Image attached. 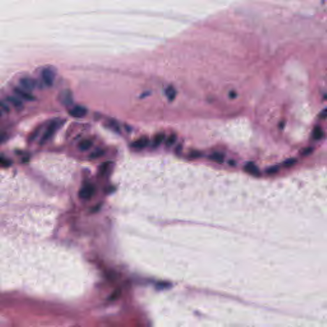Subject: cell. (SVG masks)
<instances>
[{"instance_id": "9a60e30c", "label": "cell", "mask_w": 327, "mask_h": 327, "mask_svg": "<svg viewBox=\"0 0 327 327\" xmlns=\"http://www.w3.org/2000/svg\"><path fill=\"white\" fill-rule=\"evenodd\" d=\"M313 138L316 140L321 139L323 136V130L319 127H316L314 128V129L313 130Z\"/></svg>"}, {"instance_id": "5bb4252c", "label": "cell", "mask_w": 327, "mask_h": 327, "mask_svg": "<svg viewBox=\"0 0 327 327\" xmlns=\"http://www.w3.org/2000/svg\"><path fill=\"white\" fill-rule=\"evenodd\" d=\"M165 139V134L164 133H159L153 139V146H158L160 145Z\"/></svg>"}, {"instance_id": "7c38bea8", "label": "cell", "mask_w": 327, "mask_h": 327, "mask_svg": "<svg viewBox=\"0 0 327 327\" xmlns=\"http://www.w3.org/2000/svg\"><path fill=\"white\" fill-rule=\"evenodd\" d=\"M166 95L167 96V99L172 101L174 100L177 96V91L175 89V88L172 86H169L165 90Z\"/></svg>"}, {"instance_id": "603a6c76", "label": "cell", "mask_w": 327, "mask_h": 327, "mask_svg": "<svg viewBox=\"0 0 327 327\" xmlns=\"http://www.w3.org/2000/svg\"><path fill=\"white\" fill-rule=\"evenodd\" d=\"M1 165L2 166V167H8L10 166V161L8 160H7L5 159H3V157H2L1 159Z\"/></svg>"}, {"instance_id": "e0dca14e", "label": "cell", "mask_w": 327, "mask_h": 327, "mask_svg": "<svg viewBox=\"0 0 327 327\" xmlns=\"http://www.w3.org/2000/svg\"><path fill=\"white\" fill-rule=\"evenodd\" d=\"M177 139V136L176 134H171V135L167 138V139L166 140V144L167 146H170L172 145L173 144H174L176 142Z\"/></svg>"}, {"instance_id": "5b68a950", "label": "cell", "mask_w": 327, "mask_h": 327, "mask_svg": "<svg viewBox=\"0 0 327 327\" xmlns=\"http://www.w3.org/2000/svg\"><path fill=\"white\" fill-rule=\"evenodd\" d=\"M19 83H20V85L23 89L28 91H33V90H35L36 87L35 81L33 79L29 78V77H24V78H22L19 80Z\"/></svg>"}, {"instance_id": "4fadbf2b", "label": "cell", "mask_w": 327, "mask_h": 327, "mask_svg": "<svg viewBox=\"0 0 327 327\" xmlns=\"http://www.w3.org/2000/svg\"><path fill=\"white\" fill-rule=\"evenodd\" d=\"M209 159L214 162H216L218 163H222L224 162V156L223 154H222V153L217 152V153H213V154L210 155L209 157Z\"/></svg>"}, {"instance_id": "6da1fadb", "label": "cell", "mask_w": 327, "mask_h": 327, "mask_svg": "<svg viewBox=\"0 0 327 327\" xmlns=\"http://www.w3.org/2000/svg\"><path fill=\"white\" fill-rule=\"evenodd\" d=\"M60 122L57 120H54L52 121L47 126L46 131L43 134V136H42L40 141V144H44L46 142H47L53 136L57 128L60 127Z\"/></svg>"}, {"instance_id": "7402d4cb", "label": "cell", "mask_w": 327, "mask_h": 327, "mask_svg": "<svg viewBox=\"0 0 327 327\" xmlns=\"http://www.w3.org/2000/svg\"><path fill=\"white\" fill-rule=\"evenodd\" d=\"M190 157L192 159H198L201 157V153L199 151H192L190 154Z\"/></svg>"}, {"instance_id": "ac0fdd59", "label": "cell", "mask_w": 327, "mask_h": 327, "mask_svg": "<svg viewBox=\"0 0 327 327\" xmlns=\"http://www.w3.org/2000/svg\"><path fill=\"white\" fill-rule=\"evenodd\" d=\"M109 165H110L109 162H104V164H102L101 166V167H100V172L101 173L102 175H104L106 172V171L108 170V169L109 167Z\"/></svg>"}, {"instance_id": "52a82bcc", "label": "cell", "mask_w": 327, "mask_h": 327, "mask_svg": "<svg viewBox=\"0 0 327 327\" xmlns=\"http://www.w3.org/2000/svg\"><path fill=\"white\" fill-rule=\"evenodd\" d=\"M61 102L65 106H70L73 103V95L71 91L65 90L63 91L60 96Z\"/></svg>"}, {"instance_id": "7a4b0ae2", "label": "cell", "mask_w": 327, "mask_h": 327, "mask_svg": "<svg viewBox=\"0 0 327 327\" xmlns=\"http://www.w3.org/2000/svg\"><path fill=\"white\" fill-rule=\"evenodd\" d=\"M95 193V187L90 183H87L83 186L79 191V197L83 200L90 199Z\"/></svg>"}, {"instance_id": "8fae6325", "label": "cell", "mask_w": 327, "mask_h": 327, "mask_svg": "<svg viewBox=\"0 0 327 327\" xmlns=\"http://www.w3.org/2000/svg\"><path fill=\"white\" fill-rule=\"evenodd\" d=\"M7 100L8 102H9L15 108H21L23 107V102L19 97H14V96H10V97H7Z\"/></svg>"}, {"instance_id": "d6986e66", "label": "cell", "mask_w": 327, "mask_h": 327, "mask_svg": "<svg viewBox=\"0 0 327 327\" xmlns=\"http://www.w3.org/2000/svg\"><path fill=\"white\" fill-rule=\"evenodd\" d=\"M1 107H2V112H5V113H8L10 112V108L8 107V106L4 102H2L1 103Z\"/></svg>"}, {"instance_id": "9c48e42d", "label": "cell", "mask_w": 327, "mask_h": 327, "mask_svg": "<svg viewBox=\"0 0 327 327\" xmlns=\"http://www.w3.org/2000/svg\"><path fill=\"white\" fill-rule=\"evenodd\" d=\"M244 170L245 172L249 173L250 175H254L255 177H259L260 175L259 169L253 162H248L245 166Z\"/></svg>"}, {"instance_id": "3957f363", "label": "cell", "mask_w": 327, "mask_h": 327, "mask_svg": "<svg viewBox=\"0 0 327 327\" xmlns=\"http://www.w3.org/2000/svg\"><path fill=\"white\" fill-rule=\"evenodd\" d=\"M42 79L44 83L48 87H51L55 79V72L51 68H44L41 73Z\"/></svg>"}, {"instance_id": "ba28073f", "label": "cell", "mask_w": 327, "mask_h": 327, "mask_svg": "<svg viewBox=\"0 0 327 327\" xmlns=\"http://www.w3.org/2000/svg\"><path fill=\"white\" fill-rule=\"evenodd\" d=\"M148 143H149V139L146 136H143V137L139 138L138 139H137L134 142H133L131 144V146L134 149L142 150V149L146 148L148 146Z\"/></svg>"}, {"instance_id": "d4e9b609", "label": "cell", "mask_w": 327, "mask_h": 327, "mask_svg": "<svg viewBox=\"0 0 327 327\" xmlns=\"http://www.w3.org/2000/svg\"><path fill=\"white\" fill-rule=\"evenodd\" d=\"M229 95V97H230L231 99H235V98L237 97V93H236L235 91H230Z\"/></svg>"}, {"instance_id": "44dd1931", "label": "cell", "mask_w": 327, "mask_h": 327, "mask_svg": "<svg viewBox=\"0 0 327 327\" xmlns=\"http://www.w3.org/2000/svg\"><path fill=\"white\" fill-rule=\"evenodd\" d=\"M279 170V168L277 166H274V167H272L270 168H269L268 170H267V172L268 173L269 175H273V174H275V173L277 172Z\"/></svg>"}, {"instance_id": "ffe728a7", "label": "cell", "mask_w": 327, "mask_h": 327, "mask_svg": "<svg viewBox=\"0 0 327 327\" xmlns=\"http://www.w3.org/2000/svg\"><path fill=\"white\" fill-rule=\"evenodd\" d=\"M296 163V160L293 159H288L287 161H285V162L284 163V165L285 167H291V166H293Z\"/></svg>"}, {"instance_id": "8992f818", "label": "cell", "mask_w": 327, "mask_h": 327, "mask_svg": "<svg viewBox=\"0 0 327 327\" xmlns=\"http://www.w3.org/2000/svg\"><path fill=\"white\" fill-rule=\"evenodd\" d=\"M14 92L17 95L18 97L21 98V99H23L26 101H35V98L34 96L29 93V91L21 88H15L14 89Z\"/></svg>"}, {"instance_id": "277c9868", "label": "cell", "mask_w": 327, "mask_h": 327, "mask_svg": "<svg viewBox=\"0 0 327 327\" xmlns=\"http://www.w3.org/2000/svg\"><path fill=\"white\" fill-rule=\"evenodd\" d=\"M87 113L88 109L86 107L81 105L75 106L68 111V114L75 118H82L86 116Z\"/></svg>"}, {"instance_id": "cb8c5ba5", "label": "cell", "mask_w": 327, "mask_h": 327, "mask_svg": "<svg viewBox=\"0 0 327 327\" xmlns=\"http://www.w3.org/2000/svg\"><path fill=\"white\" fill-rule=\"evenodd\" d=\"M319 117L321 118H327V108L324 109L323 111H321V112L320 113V115H319Z\"/></svg>"}, {"instance_id": "2e32d148", "label": "cell", "mask_w": 327, "mask_h": 327, "mask_svg": "<svg viewBox=\"0 0 327 327\" xmlns=\"http://www.w3.org/2000/svg\"><path fill=\"white\" fill-rule=\"evenodd\" d=\"M104 154V151L102 150H97L92 152L90 155V157L92 159H96L101 157Z\"/></svg>"}, {"instance_id": "30bf717a", "label": "cell", "mask_w": 327, "mask_h": 327, "mask_svg": "<svg viewBox=\"0 0 327 327\" xmlns=\"http://www.w3.org/2000/svg\"><path fill=\"white\" fill-rule=\"evenodd\" d=\"M93 145V142L90 139H84L78 144V148L81 151H86L90 150Z\"/></svg>"}]
</instances>
